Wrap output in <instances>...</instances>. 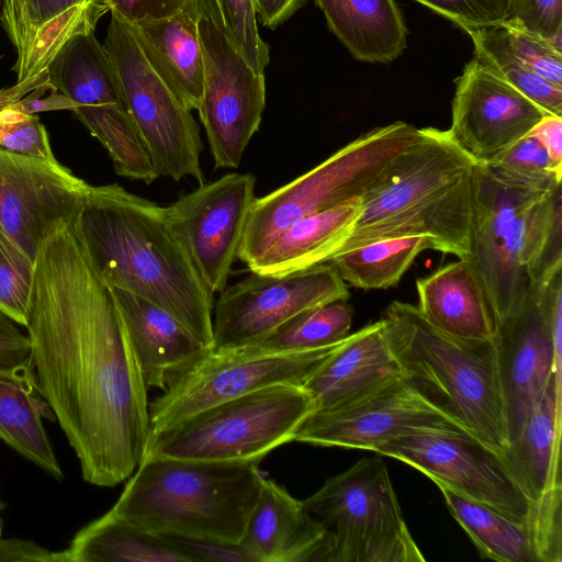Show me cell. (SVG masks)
<instances>
[{"instance_id":"cb8c5ba5","label":"cell","mask_w":562,"mask_h":562,"mask_svg":"<svg viewBox=\"0 0 562 562\" xmlns=\"http://www.w3.org/2000/svg\"><path fill=\"white\" fill-rule=\"evenodd\" d=\"M402 372L380 319L349 334L302 386L315 409H328L356 401Z\"/></svg>"},{"instance_id":"681fc988","label":"cell","mask_w":562,"mask_h":562,"mask_svg":"<svg viewBox=\"0 0 562 562\" xmlns=\"http://www.w3.org/2000/svg\"><path fill=\"white\" fill-rule=\"evenodd\" d=\"M306 0H252L262 25L276 29L305 4Z\"/></svg>"},{"instance_id":"d4e9b609","label":"cell","mask_w":562,"mask_h":562,"mask_svg":"<svg viewBox=\"0 0 562 562\" xmlns=\"http://www.w3.org/2000/svg\"><path fill=\"white\" fill-rule=\"evenodd\" d=\"M198 21L186 11L169 18L127 23L150 67L189 110L203 91V53Z\"/></svg>"},{"instance_id":"8fae6325","label":"cell","mask_w":562,"mask_h":562,"mask_svg":"<svg viewBox=\"0 0 562 562\" xmlns=\"http://www.w3.org/2000/svg\"><path fill=\"white\" fill-rule=\"evenodd\" d=\"M337 345L297 352L270 351L254 345L209 350L177 373L149 404V434L267 386L303 385Z\"/></svg>"},{"instance_id":"ac0fdd59","label":"cell","mask_w":562,"mask_h":562,"mask_svg":"<svg viewBox=\"0 0 562 562\" xmlns=\"http://www.w3.org/2000/svg\"><path fill=\"white\" fill-rule=\"evenodd\" d=\"M89 188L58 160L0 149V227L35 261L45 240L75 222Z\"/></svg>"},{"instance_id":"30bf717a","label":"cell","mask_w":562,"mask_h":562,"mask_svg":"<svg viewBox=\"0 0 562 562\" xmlns=\"http://www.w3.org/2000/svg\"><path fill=\"white\" fill-rule=\"evenodd\" d=\"M111 13L102 44L115 71L123 103L136 125L158 177L205 178L203 143L191 110L183 106L143 55L128 24Z\"/></svg>"},{"instance_id":"ee69618b","label":"cell","mask_w":562,"mask_h":562,"mask_svg":"<svg viewBox=\"0 0 562 562\" xmlns=\"http://www.w3.org/2000/svg\"><path fill=\"white\" fill-rule=\"evenodd\" d=\"M0 375L33 379L29 336L1 311Z\"/></svg>"},{"instance_id":"7c38bea8","label":"cell","mask_w":562,"mask_h":562,"mask_svg":"<svg viewBox=\"0 0 562 562\" xmlns=\"http://www.w3.org/2000/svg\"><path fill=\"white\" fill-rule=\"evenodd\" d=\"M420 431L470 434L402 372L356 401L313 411L293 441L375 452L389 440Z\"/></svg>"},{"instance_id":"e0dca14e","label":"cell","mask_w":562,"mask_h":562,"mask_svg":"<svg viewBox=\"0 0 562 562\" xmlns=\"http://www.w3.org/2000/svg\"><path fill=\"white\" fill-rule=\"evenodd\" d=\"M256 178L227 173L166 207L168 220L213 295L227 280L248 221Z\"/></svg>"},{"instance_id":"83f0119b","label":"cell","mask_w":562,"mask_h":562,"mask_svg":"<svg viewBox=\"0 0 562 562\" xmlns=\"http://www.w3.org/2000/svg\"><path fill=\"white\" fill-rule=\"evenodd\" d=\"M360 201L321 211L286 227L251 265V272L284 274L326 263L348 237Z\"/></svg>"},{"instance_id":"836d02e7","label":"cell","mask_w":562,"mask_h":562,"mask_svg":"<svg viewBox=\"0 0 562 562\" xmlns=\"http://www.w3.org/2000/svg\"><path fill=\"white\" fill-rule=\"evenodd\" d=\"M72 112L106 149L119 176L147 184L159 178L124 103L79 105Z\"/></svg>"},{"instance_id":"4dcf8cb0","label":"cell","mask_w":562,"mask_h":562,"mask_svg":"<svg viewBox=\"0 0 562 562\" xmlns=\"http://www.w3.org/2000/svg\"><path fill=\"white\" fill-rule=\"evenodd\" d=\"M45 71L49 86L77 106L123 103L113 65L94 32L70 38Z\"/></svg>"},{"instance_id":"7402d4cb","label":"cell","mask_w":562,"mask_h":562,"mask_svg":"<svg viewBox=\"0 0 562 562\" xmlns=\"http://www.w3.org/2000/svg\"><path fill=\"white\" fill-rule=\"evenodd\" d=\"M252 562H331L327 529L282 485L263 477L239 542Z\"/></svg>"},{"instance_id":"5b68a950","label":"cell","mask_w":562,"mask_h":562,"mask_svg":"<svg viewBox=\"0 0 562 562\" xmlns=\"http://www.w3.org/2000/svg\"><path fill=\"white\" fill-rule=\"evenodd\" d=\"M259 463L146 457L111 509L157 535L239 543L265 477Z\"/></svg>"},{"instance_id":"9a60e30c","label":"cell","mask_w":562,"mask_h":562,"mask_svg":"<svg viewBox=\"0 0 562 562\" xmlns=\"http://www.w3.org/2000/svg\"><path fill=\"white\" fill-rule=\"evenodd\" d=\"M561 384V371H554L520 432L501 452L529 502L527 527L538 562L562 561Z\"/></svg>"},{"instance_id":"7bdbcfd3","label":"cell","mask_w":562,"mask_h":562,"mask_svg":"<svg viewBox=\"0 0 562 562\" xmlns=\"http://www.w3.org/2000/svg\"><path fill=\"white\" fill-rule=\"evenodd\" d=\"M465 30L504 21L509 0H414Z\"/></svg>"},{"instance_id":"d6986e66","label":"cell","mask_w":562,"mask_h":562,"mask_svg":"<svg viewBox=\"0 0 562 562\" xmlns=\"http://www.w3.org/2000/svg\"><path fill=\"white\" fill-rule=\"evenodd\" d=\"M547 114L473 58L456 80L448 132L475 162L486 165Z\"/></svg>"},{"instance_id":"60d3db41","label":"cell","mask_w":562,"mask_h":562,"mask_svg":"<svg viewBox=\"0 0 562 562\" xmlns=\"http://www.w3.org/2000/svg\"><path fill=\"white\" fill-rule=\"evenodd\" d=\"M503 22L562 50V0H509Z\"/></svg>"},{"instance_id":"6da1fadb","label":"cell","mask_w":562,"mask_h":562,"mask_svg":"<svg viewBox=\"0 0 562 562\" xmlns=\"http://www.w3.org/2000/svg\"><path fill=\"white\" fill-rule=\"evenodd\" d=\"M72 224L49 236L35 258L24 327L35 389L72 448L83 480L112 487L144 459L148 389L111 288Z\"/></svg>"},{"instance_id":"b9f144b4","label":"cell","mask_w":562,"mask_h":562,"mask_svg":"<svg viewBox=\"0 0 562 562\" xmlns=\"http://www.w3.org/2000/svg\"><path fill=\"white\" fill-rule=\"evenodd\" d=\"M501 27L506 45L517 59L537 75L562 87V50L504 22Z\"/></svg>"},{"instance_id":"4316f807","label":"cell","mask_w":562,"mask_h":562,"mask_svg":"<svg viewBox=\"0 0 562 562\" xmlns=\"http://www.w3.org/2000/svg\"><path fill=\"white\" fill-rule=\"evenodd\" d=\"M329 30L361 61L387 64L406 48L407 30L395 0H315Z\"/></svg>"},{"instance_id":"ab89813d","label":"cell","mask_w":562,"mask_h":562,"mask_svg":"<svg viewBox=\"0 0 562 562\" xmlns=\"http://www.w3.org/2000/svg\"><path fill=\"white\" fill-rule=\"evenodd\" d=\"M0 149L23 156L57 161L48 134L36 114L0 109Z\"/></svg>"},{"instance_id":"7dc6e473","label":"cell","mask_w":562,"mask_h":562,"mask_svg":"<svg viewBox=\"0 0 562 562\" xmlns=\"http://www.w3.org/2000/svg\"><path fill=\"white\" fill-rule=\"evenodd\" d=\"M0 562H64V555L34 541L0 536Z\"/></svg>"},{"instance_id":"7a4b0ae2","label":"cell","mask_w":562,"mask_h":562,"mask_svg":"<svg viewBox=\"0 0 562 562\" xmlns=\"http://www.w3.org/2000/svg\"><path fill=\"white\" fill-rule=\"evenodd\" d=\"M72 226L110 288L162 307L212 350L213 295L173 231L166 207L117 183L90 186Z\"/></svg>"},{"instance_id":"f546056e","label":"cell","mask_w":562,"mask_h":562,"mask_svg":"<svg viewBox=\"0 0 562 562\" xmlns=\"http://www.w3.org/2000/svg\"><path fill=\"white\" fill-rule=\"evenodd\" d=\"M43 418L55 420L32 378L0 375V439L55 480L63 470Z\"/></svg>"},{"instance_id":"277c9868","label":"cell","mask_w":562,"mask_h":562,"mask_svg":"<svg viewBox=\"0 0 562 562\" xmlns=\"http://www.w3.org/2000/svg\"><path fill=\"white\" fill-rule=\"evenodd\" d=\"M470 263L496 326L562 269V188L529 189L475 164Z\"/></svg>"},{"instance_id":"484cf974","label":"cell","mask_w":562,"mask_h":562,"mask_svg":"<svg viewBox=\"0 0 562 562\" xmlns=\"http://www.w3.org/2000/svg\"><path fill=\"white\" fill-rule=\"evenodd\" d=\"M420 314L432 326L463 339H492L496 322L470 263L465 259L440 267L416 280Z\"/></svg>"},{"instance_id":"4fadbf2b","label":"cell","mask_w":562,"mask_h":562,"mask_svg":"<svg viewBox=\"0 0 562 562\" xmlns=\"http://www.w3.org/2000/svg\"><path fill=\"white\" fill-rule=\"evenodd\" d=\"M348 299L347 284L327 262L284 274L251 272L220 292L212 350L256 344L307 308Z\"/></svg>"},{"instance_id":"f6af8a7d","label":"cell","mask_w":562,"mask_h":562,"mask_svg":"<svg viewBox=\"0 0 562 562\" xmlns=\"http://www.w3.org/2000/svg\"><path fill=\"white\" fill-rule=\"evenodd\" d=\"M110 12L127 23L169 18L184 10L186 0H108Z\"/></svg>"},{"instance_id":"ffe728a7","label":"cell","mask_w":562,"mask_h":562,"mask_svg":"<svg viewBox=\"0 0 562 562\" xmlns=\"http://www.w3.org/2000/svg\"><path fill=\"white\" fill-rule=\"evenodd\" d=\"M493 339L510 443L551 374L561 371L562 355L554 348L542 284L517 314L496 326Z\"/></svg>"},{"instance_id":"e575fe53","label":"cell","mask_w":562,"mask_h":562,"mask_svg":"<svg viewBox=\"0 0 562 562\" xmlns=\"http://www.w3.org/2000/svg\"><path fill=\"white\" fill-rule=\"evenodd\" d=\"M474 58L551 115L562 116V87L533 72L506 45L501 23L469 29Z\"/></svg>"},{"instance_id":"f1b7e54d","label":"cell","mask_w":562,"mask_h":562,"mask_svg":"<svg viewBox=\"0 0 562 562\" xmlns=\"http://www.w3.org/2000/svg\"><path fill=\"white\" fill-rule=\"evenodd\" d=\"M64 562H195L175 538L148 531L112 509L80 529Z\"/></svg>"},{"instance_id":"2e32d148","label":"cell","mask_w":562,"mask_h":562,"mask_svg":"<svg viewBox=\"0 0 562 562\" xmlns=\"http://www.w3.org/2000/svg\"><path fill=\"white\" fill-rule=\"evenodd\" d=\"M198 26L204 64L200 119L215 168H238L261 123L265 76L211 22L200 20Z\"/></svg>"},{"instance_id":"3957f363","label":"cell","mask_w":562,"mask_h":562,"mask_svg":"<svg viewBox=\"0 0 562 562\" xmlns=\"http://www.w3.org/2000/svg\"><path fill=\"white\" fill-rule=\"evenodd\" d=\"M475 164L448 130L419 128L418 137L360 200V213L338 252L380 239L425 235L432 238L434 250L465 259Z\"/></svg>"},{"instance_id":"c3c4849f","label":"cell","mask_w":562,"mask_h":562,"mask_svg":"<svg viewBox=\"0 0 562 562\" xmlns=\"http://www.w3.org/2000/svg\"><path fill=\"white\" fill-rule=\"evenodd\" d=\"M546 149L554 166L562 169V116L547 114L528 133Z\"/></svg>"},{"instance_id":"74e56055","label":"cell","mask_w":562,"mask_h":562,"mask_svg":"<svg viewBox=\"0 0 562 562\" xmlns=\"http://www.w3.org/2000/svg\"><path fill=\"white\" fill-rule=\"evenodd\" d=\"M486 166L501 180L529 189L546 190L561 184L562 169L554 166L546 149L526 135Z\"/></svg>"},{"instance_id":"52a82bcc","label":"cell","mask_w":562,"mask_h":562,"mask_svg":"<svg viewBox=\"0 0 562 562\" xmlns=\"http://www.w3.org/2000/svg\"><path fill=\"white\" fill-rule=\"evenodd\" d=\"M418 133L403 121L374 127L285 186L256 198L237 259L249 266L300 218L360 201Z\"/></svg>"},{"instance_id":"9c48e42d","label":"cell","mask_w":562,"mask_h":562,"mask_svg":"<svg viewBox=\"0 0 562 562\" xmlns=\"http://www.w3.org/2000/svg\"><path fill=\"white\" fill-rule=\"evenodd\" d=\"M303 504L331 537V562L426 560L380 458H362L328 477Z\"/></svg>"},{"instance_id":"1f68e13d","label":"cell","mask_w":562,"mask_h":562,"mask_svg":"<svg viewBox=\"0 0 562 562\" xmlns=\"http://www.w3.org/2000/svg\"><path fill=\"white\" fill-rule=\"evenodd\" d=\"M449 513L468 533L482 559L498 562H538L527 525L496 509L436 484Z\"/></svg>"},{"instance_id":"8d00e7d4","label":"cell","mask_w":562,"mask_h":562,"mask_svg":"<svg viewBox=\"0 0 562 562\" xmlns=\"http://www.w3.org/2000/svg\"><path fill=\"white\" fill-rule=\"evenodd\" d=\"M183 11L198 22H211L256 72L263 74L269 46L259 35L252 0H186Z\"/></svg>"},{"instance_id":"44dd1931","label":"cell","mask_w":562,"mask_h":562,"mask_svg":"<svg viewBox=\"0 0 562 562\" xmlns=\"http://www.w3.org/2000/svg\"><path fill=\"white\" fill-rule=\"evenodd\" d=\"M108 0H1L0 21L16 52L21 83L43 74L74 36L94 32Z\"/></svg>"},{"instance_id":"d6a6232c","label":"cell","mask_w":562,"mask_h":562,"mask_svg":"<svg viewBox=\"0 0 562 562\" xmlns=\"http://www.w3.org/2000/svg\"><path fill=\"white\" fill-rule=\"evenodd\" d=\"M434 249L430 236H405L364 244L334 255L329 263L347 284L362 290L396 285L415 258Z\"/></svg>"},{"instance_id":"f35d334b","label":"cell","mask_w":562,"mask_h":562,"mask_svg":"<svg viewBox=\"0 0 562 562\" xmlns=\"http://www.w3.org/2000/svg\"><path fill=\"white\" fill-rule=\"evenodd\" d=\"M34 262L0 227V311L25 326Z\"/></svg>"},{"instance_id":"d590c367","label":"cell","mask_w":562,"mask_h":562,"mask_svg":"<svg viewBox=\"0 0 562 562\" xmlns=\"http://www.w3.org/2000/svg\"><path fill=\"white\" fill-rule=\"evenodd\" d=\"M347 301L307 308L252 345L270 351L297 352L339 344L350 334L352 325L353 310Z\"/></svg>"},{"instance_id":"ba28073f","label":"cell","mask_w":562,"mask_h":562,"mask_svg":"<svg viewBox=\"0 0 562 562\" xmlns=\"http://www.w3.org/2000/svg\"><path fill=\"white\" fill-rule=\"evenodd\" d=\"M314 409V401L302 385L267 386L150 432L144 458L260 462L293 441Z\"/></svg>"},{"instance_id":"f907efd6","label":"cell","mask_w":562,"mask_h":562,"mask_svg":"<svg viewBox=\"0 0 562 562\" xmlns=\"http://www.w3.org/2000/svg\"><path fill=\"white\" fill-rule=\"evenodd\" d=\"M0 7H1V0H0Z\"/></svg>"},{"instance_id":"5bb4252c","label":"cell","mask_w":562,"mask_h":562,"mask_svg":"<svg viewBox=\"0 0 562 562\" xmlns=\"http://www.w3.org/2000/svg\"><path fill=\"white\" fill-rule=\"evenodd\" d=\"M376 453L417 469L435 484L527 525L529 502L502 454L463 431H420L381 445Z\"/></svg>"},{"instance_id":"603a6c76","label":"cell","mask_w":562,"mask_h":562,"mask_svg":"<svg viewBox=\"0 0 562 562\" xmlns=\"http://www.w3.org/2000/svg\"><path fill=\"white\" fill-rule=\"evenodd\" d=\"M111 291L147 389L165 390L210 350L162 307L123 289Z\"/></svg>"},{"instance_id":"bcb514c9","label":"cell","mask_w":562,"mask_h":562,"mask_svg":"<svg viewBox=\"0 0 562 562\" xmlns=\"http://www.w3.org/2000/svg\"><path fill=\"white\" fill-rule=\"evenodd\" d=\"M196 561L252 562L240 543L175 538Z\"/></svg>"},{"instance_id":"8992f818","label":"cell","mask_w":562,"mask_h":562,"mask_svg":"<svg viewBox=\"0 0 562 562\" xmlns=\"http://www.w3.org/2000/svg\"><path fill=\"white\" fill-rule=\"evenodd\" d=\"M403 373L472 436L499 453L509 445L494 339H463L393 301L381 318Z\"/></svg>"}]
</instances>
